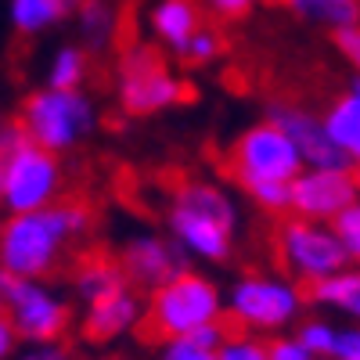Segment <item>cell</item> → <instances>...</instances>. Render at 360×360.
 Listing matches in <instances>:
<instances>
[{
	"label": "cell",
	"mask_w": 360,
	"mask_h": 360,
	"mask_svg": "<svg viewBox=\"0 0 360 360\" xmlns=\"http://www.w3.org/2000/svg\"><path fill=\"white\" fill-rule=\"evenodd\" d=\"M332 40H335L339 54L346 58V65H349V69L360 76V25H353V29H342V33H335Z\"/></svg>",
	"instance_id": "32"
},
{
	"label": "cell",
	"mask_w": 360,
	"mask_h": 360,
	"mask_svg": "<svg viewBox=\"0 0 360 360\" xmlns=\"http://www.w3.org/2000/svg\"><path fill=\"white\" fill-rule=\"evenodd\" d=\"M332 227H335V234H339V242H342L349 263L360 266V202H356L353 209H346V213H342Z\"/></svg>",
	"instance_id": "27"
},
{
	"label": "cell",
	"mask_w": 360,
	"mask_h": 360,
	"mask_svg": "<svg viewBox=\"0 0 360 360\" xmlns=\"http://www.w3.org/2000/svg\"><path fill=\"white\" fill-rule=\"evenodd\" d=\"M155 360H217V353L213 349H205V346H198L195 339H169V342H162L159 349H155Z\"/></svg>",
	"instance_id": "28"
},
{
	"label": "cell",
	"mask_w": 360,
	"mask_h": 360,
	"mask_svg": "<svg viewBox=\"0 0 360 360\" xmlns=\"http://www.w3.org/2000/svg\"><path fill=\"white\" fill-rule=\"evenodd\" d=\"M115 98L127 115H159L188 98V83L166 65L159 44L134 40L119 51Z\"/></svg>",
	"instance_id": "6"
},
{
	"label": "cell",
	"mask_w": 360,
	"mask_h": 360,
	"mask_svg": "<svg viewBox=\"0 0 360 360\" xmlns=\"http://www.w3.org/2000/svg\"><path fill=\"white\" fill-rule=\"evenodd\" d=\"M217 360H270V353H266V342H263V339H256V335H249V332H234V335L220 346Z\"/></svg>",
	"instance_id": "26"
},
{
	"label": "cell",
	"mask_w": 360,
	"mask_h": 360,
	"mask_svg": "<svg viewBox=\"0 0 360 360\" xmlns=\"http://www.w3.org/2000/svg\"><path fill=\"white\" fill-rule=\"evenodd\" d=\"M18 349H22V339L15 332V324L8 317H0V360H11Z\"/></svg>",
	"instance_id": "36"
},
{
	"label": "cell",
	"mask_w": 360,
	"mask_h": 360,
	"mask_svg": "<svg viewBox=\"0 0 360 360\" xmlns=\"http://www.w3.org/2000/svg\"><path fill=\"white\" fill-rule=\"evenodd\" d=\"M356 202L360 180L353 169H303L292 180V217L335 224Z\"/></svg>",
	"instance_id": "12"
},
{
	"label": "cell",
	"mask_w": 360,
	"mask_h": 360,
	"mask_svg": "<svg viewBox=\"0 0 360 360\" xmlns=\"http://www.w3.org/2000/svg\"><path fill=\"white\" fill-rule=\"evenodd\" d=\"M281 4L299 18V22H310L321 25L328 33H342V29L360 25V0H281Z\"/></svg>",
	"instance_id": "19"
},
{
	"label": "cell",
	"mask_w": 360,
	"mask_h": 360,
	"mask_svg": "<svg viewBox=\"0 0 360 360\" xmlns=\"http://www.w3.org/2000/svg\"><path fill=\"white\" fill-rule=\"evenodd\" d=\"M224 51H227L224 37L217 33L213 25H202V29H198V37H195L184 51H180L176 58H180L184 65H191V69H202V65H213Z\"/></svg>",
	"instance_id": "24"
},
{
	"label": "cell",
	"mask_w": 360,
	"mask_h": 360,
	"mask_svg": "<svg viewBox=\"0 0 360 360\" xmlns=\"http://www.w3.org/2000/svg\"><path fill=\"white\" fill-rule=\"evenodd\" d=\"M274 256L285 266V274L299 285H321L349 266V256L339 242L332 224H314L303 217H288L274 231Z\"/></svg>",
	"instance_id": "8"
},
{
	"label": "cell",
	"mask_w": 360,
	"mask_h": 360,
	"mask_svg": "<svg viewBox=\"0 0 360 360\" xmlns=\"http://www.w3.org/2000/svg\"><path fill=\"white\" fill-rule=\"evenodd\" d=\"M65 173L54 152L29 141L22 152L0 159V205L8 217L40 213L62 202Z\"/></svg>",
	"instance_id": "9"
},
{
	"label": "cell",
	"mask_w": 360,
	"mask_h": 360,
	"mask_svg": "<svg viewBox=\"0 0 360 360\" xmlns=\"http://www.w3.org/2000/svg\"><path fill=\"white\" fill-rule=\"evenodd\" d=\"M119 4L115 0H79L76 4V22L86 51H105L119 37Z\"/></svg>",
	"instance_id": "20"
},
{
	"label": "cell",
	"mask_w": 360,
	"mask_h": 360,
	"mask_svg": "<svg viewBox=\"0 0 360 360\" xmlns=\"http://www.w3.org/2000/svg\"><path fill=\"white\" fill-rule=\"evenodd\" d=\"M148 4H155V0H148Z\"/></svg>",
	"instance_id": "40"
},
{
	"label": "cell",
	"mask_w": 360,
	"mask_h": 360,
	"mask_svg": "<svg viewBox=\"0 0 360 360\" xmlns=\"http://www.w3.org/2000/svg\"><path fill=\"white\" fill-rule=\"evenodd\" d=\"M29 141H33V137H29L25 123H22L18 115H8V119H4V127H0V159L22 152V148H25Z\"/></svg>",
	"instance_id": "29"
},
{
	"label": "cell",
	"mask_w": 360,
	"mask_h": 360,
	"mask_svg": "<svg viewBox=\"0 0 360 360\" xmlns=\"http://www.w3.org/2000/svg\"><path fill=\"white\" fill-rule=\"evenodd\" d=\"M303 169L307 162L299 155V148L270 119L245 127L227 148V176L242 191L256 184H292Z\"/></svg>",
	"instance_id": "7"
},
{
	"label": "cell",
	"mask_w": 360,
	"mask_h": 360,
	"mask_svg": "<svg viewBox=\"0 0 360 360\" xmlns=\"http://www.w3.org/2000/svg\"><path fill=\"white\" fill-rule=\"evenodd\" d=\"M188 259L191 256L169 234H159V231H137L119 249V263L127 270L130 288L148 292V295L159 292L162 285H169L173 278H180L184 270H191Z\"/></svg>",
	"instance_id": "11"
},
{
	"label": "cell",
	"mask_w": 360,
	"mask_h": 360,
	"mask_svg": "<svg viewBox=\"0 0 360 360\" xmlns=\"http://www.w3.org/2000/svg\"><path fill=\"white\" fill-rule=\"evenodd\" d=\"M346 94H353V98L360 101V76H353V79H349V86H346Z\"/></svg>",
	"instance_id": "37"
},
{
	"label": "cell",
	"mask_w": 360,
	"mask_h": 360,
	"mask_svg": "<svg viewBox=\"0 0 360 360\" xmlns=\"http://www.w3.org/2000/svg\"><path fill=\"white\" fill-rule=\"evenodd\" d=\"M18 119L25 123L33 144L62 155L98 130V105L83 90H54L44 83L22 98Z\"/></svg>",
	"instance_id": "5"
},
{
	"label": "cell",
	"mask_w": 360,
	"mask_h": 360,
	"mask_svg": "<svg viewBox=\"0 0 360 360\" xmlns=\"http://www.w3.org/2000/svg\"><path fill=\"white\" fill-rule=\"evenodd\" d=\"M94 213L83 202H58L40 213L8 217L0 227V266L11 278H51L72 242L90 231Z\"/></svg>",
	"instance_id": "1"
},
{
	"label": "cell",
	"mask_w": 360,
	"mask_h": 360,
	"mask_svg": "<svg viewBox=\"0 0 360 360\" xmlns=\"http://www.w3.org/2000/svg\"><path fill=\"white\" fill-rule=\"evenodd\" d=\"M202 8H205L202 0H155V4H148V15H144L148 33L169 54H180L205 25Z\"/></svg>",
	"instance_id": "15"
},
{
	"label": "cell",
	"mask_w": 360,
	"mask_h": 360,
	"mask_svg": "<svg viewBox=\"0 0 360 360\" xmlns=\"http://www.w3.org/2000/svg\"><path fill=\"white\" fill-rule=\"evenodd\" d=\"M76 11V0H8V22L18 37H40Z\"/></svg>",
	"instance_id": "18"
},
{
	"label": "cell",
	"mask_w": 360,
	"mask_h": 360,
	"mask_svg": "<svg viewBox=\"0 0 360 360\" xmlns=\"http://www.w3.org/2000/svg\"><path fill=\"white\" fill-rule=\"evenodd\" d=\"M0 303L4 317L15 324V332L25 342H62L72 328V307L51 281H29V278H0Z\"/></svg>",
	"instance_id": "10"
},
{
	"label": "cell",
	"mask_w": 360,
	"mask_h": 360,
	"mask_svg": "<svg viewBox=\"0 0 360 360\" xmlns=\"http://www.w3.org/2000/svg\"><path fill=\"white\" fill-rule=\"evenodd\" d=\"M76 4H79V0H76Z\"/></svg>",
	"instance_id": "41"
},
{
	"label": "cell",
	"mask_w": 360,
	"mask_h": 360,
	"mask_svg": "<svg viewBox=\"0 0 360 360\" xmlns=\"http://www.w3.org/2000/svg\"><path fill=\"white\" fill-rule=\"evenodd\" d=\"M353 173H356V180H360V162H356V166H353Z\"/></svg>",
	"instance_id": "39"
},
{
	"label": "cell",
	"mask_w": 360,
	"mask_h": 360,
	"mask_svg": "<svg viewBox=\"0 0 360 360\" xmlns=\"http://www.w3.org/2000/svg\"><path fill=\"white\" fill-rule=\"evenodd\" d=\"M227 317V292L202 270H184L180 278L162 285L148 295V310L141 332L144 339H155L159 346L169 339L195 335L198 328L217 324Z\"/></svg>",
	"instance_id": "3"
},
{
	"label": "cell",
	"mask_w": 360,
	"mask_h": 360,
	"mask_svg": "<svg viewBox=\"0 0 360 360\" xmlns=\"http://www.w3.org/2000/svg\"><path fill=\"white\" fill-rule=\"evenodd\" d=\"M166 234L198 263H227L238 234V205L213 180H184L166 205Z\"/></svg>",
	"instance_id": "2"
},
{
	"label": "cell",
	"mask_w": 360,
	"mask_h": 360,
	"mask_svg": "<svg viewBox=\"0 0 360 360\" xmlns=\"http://www.w3.org/2000/svg\"><path fill=\"white\" fill-rule=\"evenodd\" d=\"M295 339L310 349L314 360H332L335 356V342H339V328L324 317H303L295 324Z\"/></svg>",
	"instance_id": "23"
},
{
	"label": "cell",
	"mask_w": 360,
	"mask_h": 360,
	"mask_svg": "<svg viewBox=\"0 0 360 360\" xmlns=\"http://www.w3.org/2000/svg\"><path fill=\"white\" fill-rule=\"evenodd\" d=\"M324 127L332 141L346 152V159L356 166L360 162V101L353 94H339L324 112Z\"/></svg>",
	"instance_id": "21"
},
{
	"label": "cell",
	"mask_w": 360,
	"mask_h": 360,
	"mask_svg": "<svg viewBox=\"0 0 360 360\" xmlns=\"http://www.w3.org/2000/svg\"><path fill=\"white\" fill-rule=\"evenodd\" d=\"M266 119L288 134V141L299 148V155H303L307 169H353L346 152L332 141V134H328L324 115H314L310 108H299L292 101H270Z\"/></svg>",
	"instance_id": "13"
},
{
	"label": "cell",
	"mask_w": 360,
	"mask_h": 360,
	"mask_svg": "<svg viewBox=\"0 0 360 360\" xmlns=\"http://www.w3.org/2000/svg\"><path fill=\"white\" fill-rule=\"evenodd\" d=\"M72 295L79 299L83 307H94V303H105V299L119 295V292H127L130 281H127V270L119 259L112 256H83L76 266H72Z\"/></svg>",
	"instance_id": "16"
},
{
	"label": "cell",
	"mask_w": 360,
	"mask_h": 360,
	"mask_svg": "<svg viewBox=\"0 0 360 360\" xmlns=\"http://www.w3.org/2000/svg\"><path fill=\"white\" fill-rule=\"evenodd\" d=\"M310 292L295 278L249 270L227 288V317L249 335H281L285 328L303 321Z\"/></svg>",
	"instance_id": "4"
},
{
	"label": "cell",
	"mask_w": 360,
	"mask_h": 360,
	"mask_svg": "<svg viewBox=\"0 0 360 360\" xmlns=\"http://www.w3.org/2000/svg\"><path fill=\"white\" fill-rule=\"evenodd\" d=\"M188 339H195L198 346H205V349L220 353V346L231 339V332H227V324H224V321H217V324H205V328H198V332H195V335H188Z\"/></svg>",
	"instance_id": "35"
},
{
	"label": "cell",
	"mask_w": 360,
	"mask_h": 360,
	"mask_svg": "<svg viewBox=\"0 0 360 360\" xmlns=\"http://www.w3.org/2000/svg\"><path fill=\"white\" fill-rule=\"evenodd\" d=\"M256 209L270 217H292V184H256L245 191Z\"/></svg>",
	"instance_id": "25"
},
{
	"label": "cell",
	"mask_w": 360,
	"mask_h": 360,
	"mask_svg": "<svg viewBox=\"0 0 360 360\" xmlns=\"http://www.w3.org/2000/svg\"><path fill=\"white\" fill-rule=\"evenodd\" d=\"M90 76V51L79 44H65L51 54V65H47V86L54 90H83Z\"/></svg>",
	"instance_id": "22"
},
{
	"label": "cell",
	"mask_w": 360,
	"mask_h": 360,
	"mask_svg": "<svg viewBox=\"0 0 360 360\" xmlns=\"http://www.w3.org/2000/svg\"><path fill=\"white\" fill-rule=\"evenodd\" d=\"M307 292H310L314 307H324V310L346 317L349 324H360V266L356 263H349L335 278H328Z\"/></svg>",
	"instance_id": "17"
},
{
	"label": "cell",
	"mask_w": 360,
	"mask_h": 360,
	"mask_svg": "<svg viewBox=\"0 0 360 360\" xmlns=\"http://www.w3.org/2000/svg\"><path fill=\"white\" fill-rule=\"evenodd\" d=\"M332 360H360V324L339 328V342H335V356Z\"/></svg>",
	"instance_id": "34"
},
{
	"label": "cell",
	"mask_w": 360,
	"mask_h": 360,
	"mask_svg": "<svg viewBox=\"0 0 360 360\" xmlns=\"http://www.w3.org/2000/svg\"><path fill=\"white\" fill-rule=\"evenodd\" d=\"M11 360H72L65 342H25Z\"/></svg>",
	"instance_id": "30"
},
{
	"label": "cell",
	"mask_w": 360,
	"mask_h": 360,
	"mask_svg": "<svg viewBox=\"0 0 360 360\" xmlns=\"http://www.w3.org/2000/svg\"><path fill=\"white\" fill-rule=\"evenodd\" d=\"M144 310H148V303H141L137 288H127V292L105 299V303L86 307V314L79 321L83 339L94 342V346H108V342L127 339L130 332H137L144 324Z\"/></svg>",
	"instance_id": "14"
},
{
	"label": "cell",
	"mask_w": 360,
	"mask_h": 360,
	"mask_svg": "<svg viewBox=\"0 0 360 360\" xmlns=\"http://www.w3.org/2000/svg\"><path fill=\"white\" fill-rule=\"evenodd\" d=\"M90 360H123V356H90Z\"/></svg>",
	"instance_id": "38"
},
{
	"label": "cell",
	"mask_w": 360,
	"mask_h": 360,
	"mask_svg": "<svg viewBox=\"0 0 360 360\" xmlns=\"http://www.w3.org/2000/svg\"><path fill=\"white\" fill-rule=\"evenodd\" d=\"M266 353H270V360H314L310 349L299 342L295 335H274L266 342Z\"/></svg>",
	"instance_id": "31"
},
{
	"label": "cell",
	"mask_w": 360,
	"mask_h": 360,
	"mask_svg": "<svg viewBox=\"0 0 360 360\" xmlns=\"http://www.w3.org/2000/svg\"><path fill=\"white\" fill-rule=\"evenodd\" d=\"M202 4L213 11L217 18H227V22H234V18H245L259 0H202Z\"/></svg>",
	"instance_id": "33"
}]
</instances>
